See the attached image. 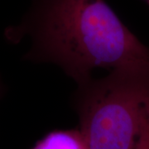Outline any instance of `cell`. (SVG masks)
<instances>
[{"label": "cell", "mask_w": 149, "mask_h": 149, "mask_svg": "<svg viewBox=\"0 0 149 149\" xmlns=\"http://www.w3.org/2000/svg\"><path fill=\"white\" fill-rule=\"evenodd\" d=\"M4 35L15 44L28 37L23 60L56 65L77 85L96 68L149 70V47L104 0H37Z\"/></svg>", "instance_id": "1"}, {"label": "cell", "mask_w": 149, "mask_h": 149, "mask_svg": "<svg viewBox=\"0 0 149 149\" xmlns=\"http://www.w3.org/2000/svg\"><path fill=\"white\" fill-rule=\"evenodd\" d=\"M147 1H148V3H149V0H147Z\"/></svg>", "instance_id": "6"}, {"label": "cell", "mask_w": 149, "mask_h": 149, "mask_svg": "<svg viewBox=\"0 0 149 149\" xmlns=\"http://www.w3.org/2000/svg\"><path fill=\"white\" fill-rule=\"evenodd\" d=\"M77 85L73 104L88 149H148L149 70H113Z\"/></svg>", "instance_id": "2"}, {"label": "cell", "mask_w": 149, "mask_h": 149, "mask_svg": "<svg viewBox=\"0 0 149 149\" xmlns=\"http://www.w3.org/2000/svg\"><path fill=\"white\" fill-rule=\"evenodd\" d=\"M31 149H88L80 128L55 130L37 141Z\"/></svg>", "instance_id": "3"}, {"label": "cell", "mask_w": 149, "mask_h": 149, "mask_svg": "<svg viewBox=\"0 0 149 149\" xmlns=\"http://www.w3.org/2000/svg\"><path fill=\"white\" fill-rule=\"evenodd\" d=\"M4 92H5V87H4V85L3 83V80L0 77V99L3 96Z\"/></svg>", "instance_id": "4"}, {"label": "cell", "mask_w": 149, "mask_h": 149, "mask_svg": "<svg viewBox=\"0 0 149 149\" xmlns=\"http://www.w3.org/2000/svg\"><path fill=\"white\" fill-rule=\"evenodd\" d=\"M148 149H149V137H148Z\"/></svg>", "instance_id": "5"}]
</instances>
